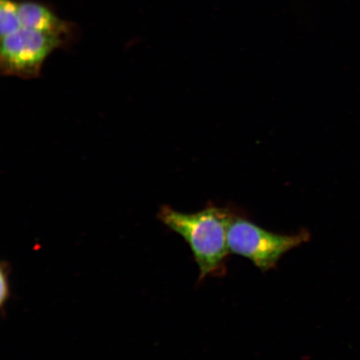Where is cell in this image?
I'll use <instances>...</instances> for the list:
<instances>
[{"label": "cell", "mask_w": 360, "mask_h": 360, "mask_svg": "<svg viewBox=\"0 0 360 360\" xmlns=\"http://www.w3.org/2000/svg\"><path fill=\"white\" fill-rule=\"evenodd\" d=\"M18 13L22 28L60 36L69 40L73 25L63 20L41 4L24 1L18 3Z\"/></svg>", "instance_id": "obj_4"}, {"label": "cell", "mask_w": 360, "mask_h": 360, "mask_svg": "<svg viewBox=\"0 0 360 360\" xmlns=\"http://www.w3.org/2000/svg\"><path fill=\"white\" fill-rule=\"evenodd\" d=\"M309 238L310 233L306 229L295 235H280L236 214L227 233L229 253L250 260L262 272L276 268L283 255Z\"/></svg>", "instance_id": "obj_2"}, {"label": "cell", "mask_w": 360, "mask_h": 360, "mask_svg": "<svg viewBox=\"0 0 360 360\" xmlns=\"http://www.w3.org/2000/svg\"><path fill=\"white\" fill-rule=\"evenodd\" d=\"M67 41L58 35L22 27L1 38V74L25 79L38 78L46 58Z\"/></svg>", "instance_id": "obj_3"}, {"label": "cell", "mask_w": 360, "mask_h": 360, "mask_svg": "<svg viewBox=\"0 0 360 360\" xmlns=\"http://www.w3.org/2000/svg\"><path fill=\"white\" fill-rule=\"evenodd\" d=\"M22 28L18 3L13 0H0V34L4 36L16 32Z\"/></svg>", "instance_id": "obj_5"}, {"label": "cell", "mask_w": 360, "mask_h": 360, "mask_svg": "<svg viewBox=\"0 0 360 360\" xmlns=\"http://www.w3.org/2000/svg\"><path fill=\"white\" fill-rule=\"evenodd\" d=\"M233 214L227 208L211 205L199 212H179L162 206L158 218L170 231L178 233L190 246L200 269L198 282L226 273L229 254L227 233Z\"/></svg>", "instance_id": "obj_1"}, {"label": "cell", "mask_w": 360, "mask_h": 360, "mask_svg": "<svg viewBox=\"0 0 360 360\" xmlns=\"http://www.w3.org/2000/svg\"><path fill=\"white\" fill-rule=\"evenodd\" d=\"M11 271L10 263L3 260L0 264V308H1L3 314H4V305L10 300L11 295L10 280H8Z\"/></svg>", "instance_id": "obj_6"}]
</instances>
